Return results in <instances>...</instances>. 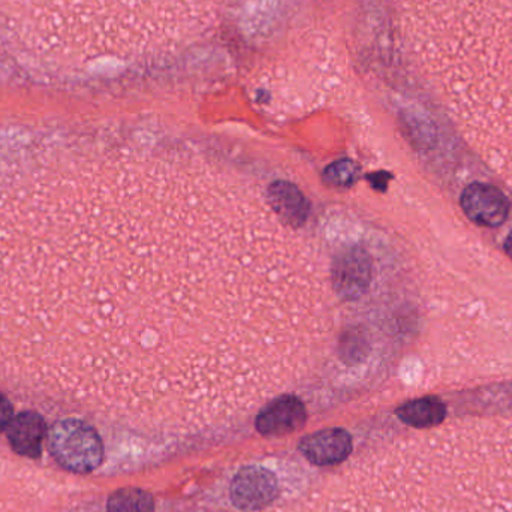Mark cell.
Here are the masks:
<instances>
[{
    "label": "cell",
    "mask_w": 512,
    "mask_h": 512,
    "mask_svg": "<svg viewBox=\"0 0 512 512\" xmlns=\"http://www.w3.org/2000/svg\"><path fill=\"white\" fill-rule=\"evenodd\" d=\"M14 418V408L5 394L0 393V432L8 429L9 423Z\"/></svg>",
    "instance_id": "5bb4252c"
},
{
    "label": "cell",
    "mask_w": 512,
    "mask_h": 512,
    "mask_svg": "<svg viewBox=\"0 0 512 512\" xmlns=\"http://www.w3.org/2000/svg\"><path fill=\"white\" fill-rule=\"evenodd\" d=\"M505 251H507V254L510 255L512 259V234L505 240Z\"/></svg>",
    "instance_id": "9a60e30c"
},
{
    "label": "cell",
    "mask_w": 512,
    "mask_h": 512,
    "mask_svg": "<svg viewBox=\"0 0 512 512\" xmlns=\"http://www.w3.org/2000/svg\"><path fill=\"white\" fill-rule=\"evenodd\" d=\"M351 435L343 429H324L312 435L304 436L298 445V450L307 462L315 466H336L351 457Z\"/></svg>",
    "instance_id": "52a82bcc"
},
{
    "label": "cell",
    "mask_w": 512,
    "mask_h": 512,
    "mask_svg": "<svg viewBox=\"0 0 512 512\" xmlns=\"http://www.w3.org/2000/svg\"><path fill=\"white\" fill-rule=\"evenodd\" d=\"M225 0H0L18 47L53 65L147 62L203 38Z\"/></svg>",
    "instance_id": "7a4b0ae2"
},
{
    "label": "cell",
    "mask_w": 512,
    "mask_h": 512,
    "mask_svg": "<svg viewBox=\"0 0 512 512\" xmlns=\"http://www.w3.org/2000/svg\"><path fill=\"white\" fill-rule=\"evenodd\" d=\"M370 280L369 262L363 254L343 256L336 267L331 268L330 282L334 292L343 298H358Z\"/></svg>",
    "instance_id": "9c48e42d"
},
{
    "label": "cell",
    "mask_w": 512,
    "mask_h": 512,
    "mask_svg": "<svg viewBox=\"0 0 512 512\" xmlns=\"http://www.w3.org/2000/svg\"><path fill=\"white\" fill-rule=\"evenodd\" d=\"M5 204L36 233L0 234L24 245L0 246L18 366L105 417L158 436L222 429L303 384L330 349L316 246L206 153L105 147L65 185Z\"/></svg>",
    "instance_id": "6da1fadb"
},
{
    "label": "cell",
    "mask_w": 512,
    "mask_h": 512,
    "mask_svg": "<svg viewBox=\"0 0 512 512\" xmlns=\"http://www.w3.org/2000/svg\"><path fill=\"white\" fill-rule=\"evenodd\" d=\"M107 512H155V501L146 490L125 487L108 498Z\"/></svg>",
    "instance_id": "7c38bea8"
},
{
    "label": "cell",
    "mask_w": 512,
    "mask_h": 512,
    "mask_svg": "<svg viewBox=\"0 0 512 512\" xmlns=\"http://www.w3.org/2000/svg\"><path fill=\"white\" fill-rule=\"evenodd\" d=\"M279 496V480L264 466H246L234 475L230 499L240 512H258L271 507Z\"/></svg>",
    "instance_id": "277c9868"
},
{
    "label": "cell",
    "mask_w": 512,
    "mask_h": 512,
    "mask_svg": "<svg viewBox=\"0 0 512 512\" xmlns=\"http://www.w3.org/2000/svg\"><path fill=\"white\" fill-rule=\"evenodd\" d=\"M327 179L333 185H348L354 179V165L351 162H339L333 165L328 168Z\"/></svg>",
    "instance_id": "4fadbf2b"
},
{
    "label": "cell",
    "mask_w": 512,
    "mask_h": 512,
    "mask_svg": "<svg viewBox=\"0 0 512 512\" xmlns=\"http://www.w3.org/2000/svg\"><path fill=\"white\" fill-rule=\"evenodd\" d=\"M463 212L481 227H501L510 215L511 204L507 195L486 183H472L466 186L460 198Z\"/></svg>",
    "instance_id": "5b68a950"
},
{
    "label": "cell",
    "mask_w": 512,
    "mask_h": 512,
    "mask_svg": "<svg viewBox=\"0 0 512 512\" xmlns=\"http://www.w3.org/2000/svg\"><path fill=\"white\" fill-rule=\"evenodd\" d=\"M306 408L298 397L280 394L265 403L255 418V427L264 436H285L306 424Z\"/></svg>",
    "instance_id": "8992f818"
},
{
    "label": "cell",
    "mask_w": 512,
    "mask_h": 512,
    "mask_svg": "<svg viewBox=\"0 0 512 512\" xmlns=\"http://www.w3.org/2000/svg\"><path fill=\"white\" fill-rule=\"evenodd\" d=\"M47 432V423L41 414L24 411L12 418L6 436L15 454L36 459L41 456Z\"/></svg>",
    "instance_id": "ba28073f"
},
{
    "label": "cell",
    "mask_w": 512,
    "mask_h": 512,
    "mask_svg": "<svg viewBox=\"0 0 512 512\" xmlns=\"http://www.w3.org/2000/svg\"><path fill=\"white\" fill-rule=\"evenodd\" d=\"M397 415L414 429H430L444 423L445 408L436 399H418L400 406Z\"/></svg>",
    "instance_id": "8fae6325"
},
{
    "label": "cell",
    "mask_w": 512,
    "mask_h": 512,
    "mask_svg": "<svg viewBox=\"0 0 512 512\" xmlns=\"http://www.w3.org/2000/svg\"><path fill=\"white\" fill-rule=\"evenodd\" d=\"M268 203L282 221L301 228L307 218V203L297 186L289 183H273L267 188Z\"/></svg>",
    "instance_id": "30bf717a"
},
{
    "label": "cell",
    "mask_w": 512,
    "mask_h": 512,
    "mask_svg": "<svg viewBox=\"0 0 512 512\" xmlns=\"http://www.w3.org/2000/svg\"><path fill=\"white\" fill-rule=\"evenodd\" d=\"M48 444L57 465L72 474H90L104 460L101 436L95 427L80 418L57 421L51 429Z\"/></svg>",
    "instance_id": "3957f363"
}]
</instances>
